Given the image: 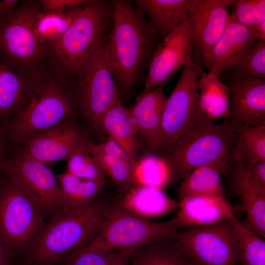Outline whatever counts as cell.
Masks as SVG:
<instances>
[{
    "instance_id": "d590c367",
    "label": "cell",
    "mask_w": 265,
    "mask_h": 265,
    "mask_svg": "<svg viewBox=\"0 0 265 265\" xmlns=\"http://www.w3.org/2000/svg\"><path fill=\"white\" fill-rule=\"evenodd\" d=\"M85 139L66 159V171L82 179L106 182V174L84 144Z\"/></svg>"
},
{
    "instance_id": "ffe728a7",
    "label": "cell",
    "mask_w": 265,
    "mask_h": 265,
    "mask_svg": "<svg viewBox=\"0 0 265 265\" xmlns=\"http://www.w3.org/2000/svg\"><path fill=\"white\" fill-rule=\"evenodd\" d=\"M255 38L253 27L228 21L219 39L203 56V66L208 72L219 77Z\"/></svg>"
},
{
    "instance_id": "5bb4252c",
    "label": "cell",
    "mask_w": 265,
    "mask_h": 265,
    "mask_svg": "<svg viewBox=\"0 0 265 265\" xmlns=\"http://www.w3.org/2000/svg\"><path fill=\"white\" fill-rule=\"evenodd\" d=\"M189 29L186 18L162 38L149 63L142 92L165 85L182 66L192 60Z\"/></svg>"
},
{
    "instance_id": "f1b7e54d",
    "label": "cell",
    "mask_w": 265,
    "mask_h": 265,
    "mask_svg": "<svg viewBox=\"0 0 265 265\" xmlns=\"http://www.w3.org/2000/svg\"><path fill=\"white\" fill-rule=\"evenodd\" d=\"M230 124L235 135L232 153L247 162L265 161V126Z\"/></svg>"
},
{
    "instance_id": "74e56055",
    "label": "cell",
    "mask_w": 265,
    "mask_h": 265,
    "mask_svg": "<svg viewBox=\"0 0 265 265\" xmlns=\"http://www.w3.org/2000/svg\"><path fill=\"white\" fill-rule=\"evenodd\" d=\"M89 0H40L44 13H61L83 5Z\"/></svg>"
},
{
    "instance_id": "4dcf8cb0",
    "label": "cell",
    "mask_w": 265,
    "mask_h": 265,
    "mask_svg": "<svg viewBox=\"0 0 265 265\" xmlns=\"http://www.w3.org/2000/svg\"><path fill=\"white\" fill-rule=\"evenodd\" d=\"M68 206L80 208L96 200L106 182L95 181L78 178L65 171L56 176Z\"/></svg>"
},
{
    "instance_id": "9c48e42d",
    "label": "cell",
    "mask_w": 265,
    "mask_h": 265,
    "mask_svg": "<svg viewBox=\"0 0 265 265\" xmlns=\"http://www.w3.org/2000/svg\"><path fill=\"white\" fill-rule=\"evenodd\" d=\"M202 70L192 60L183 67L175 87L166 99L154 151L168 154L204 116L199 106L197 88Z\"/></svg>"
},
{
    "instance_id": "8d00e7d4",
    "label": "cell",
    "mask_w": 265,
    "mask_h": 265,
    "mask_svg": "<svg viewBox=\"0 0 265 265\" xmlns=\"http://www.w3.org/2000/svg\"><path fill=\"white\" fill-rule=\"evenodd\" d=\"M228 21L253 27L265 21V0H233Z\"/></svg>"
},
{
    "instance_id": "6da1fadb",
    "label": "cell",
    "mask_w": 265,
    "mask_h": 265,
    "mask_svg": "<svg viewBox=\"0 0 265 265\" xmlns=\"http://www.w3.org/2000/svg\"><path fill=\"white\" fill-rule=\"evenodd\" d=\"M112 5L108 59L117 86L128 94L148 68L162 38L131 1L112 0Z\"/></svg>"
},
{
    "instance_id": "ee69618b",
    "label": "cell",
    "mask_w": 265,
    "mask_h": 265,
    "mask_svg": "<svg viewBox=\"0 0 265 265\" xmlns=\"http://www.w3.org/2000/svg\"><path fill=\"white\" fill-rule=\"evenodd\" d=\"M189 265H193L192 264H191L190 262H189Z\"/></svg>"
},
{
    "instance_id": "30bf717a",
    "label": "cell",
    "mask_w": 265,
    "mask_h": 265,
    "mask_svg": "<svg viewBox=\"0 0 265 265\" xmlns=\"http://www.w3.org/2000/svg\"><path fill=\"white\" fill-rule=\"evenodd\" d=\"M46 214L27 190L8 181L0 186V232L9 251L28 247L46 223Z\"/></svg>"
},
{
    "instance_id": "f35d334b",
    "label": "cell",
    "mask_w": 265,
    "mask_h": 265,
    "mask_svg": "<svg viewBox=\"0 0 265 265\" xmlns=\"http://www.w3.org/2000/svg\"><path fill=\"white\" fill-rule=\"evenodd\" d=\"M242 160L253 181L265 190V161L247 162Z\"/></svg>"
},
{
    "instance_id": "ac0fdd59",
    "label": "cell",
    "mask_w": 265,
    "mask_h": 265,
    "mask_svg": "<svg viewBox=\"0 0 265 265\" xmlns=\"http://www.w3.org/2000/svg\"><path fill=\"white\" fill-rule=\"evenodd\" d=\"M234 165L231 172V184L240 196L241 208L245 214L242 222L255 234L265 237V190L253 181L243 161L231 155Z\"/></svg>"
},
{
    "instance_id": "5b68a950",
    "label": "cell",
    "mask_w": 265,
    "mask_h": 265,
    "mask_svg": "<svg viewBox=\"0 0 265 265\" xmlns=\"http://www.w3.org/2000/svg\"><path fill=\"white\" fill-rule=\"evenodd\" d=\"M41 11L39 0H23L11 13L0 19V64L33 83L49 71L46 47L33 30Z\"/></svg>"
},
{
    "instance_id": "277c9868",
    "label": "cell",
    "mask_w": 265,
    "mask_h": 265,
    "mask_svg": "<svg viewBox=\"0 0 265 265\" xmlns=\"http://www.w3.org/2000/svg\"><path fill=\"white\" fill-rule=\"evenodd\" d=\"M112 22V0H89L67 31L46 46L49 69L72 81Z\"/></svg>"
},
{
    "instance_id": "ba28073f",
    "label": "cell",
    "mask_w": 265,
    "mask_h": 265,
    "mask_svg": "<svg viewBox=\"0 0 265 265\" xmlns=\"http://www.w3.org/2000/svg\"><path fill=\"white\" fill-rule=\"evenodd\" d=\"M179 231L171 220L143 219L116 203L108 205L99 233L87 246L103 251H135L150 243L174 239Z\"/></svg>"
},
{
    "instance_id": "4316f807",
    "label": "cell",
    "mask_w": 265,
    "mask_h": 265,
    "mask_svg": "<svg viewBox=\"0 0 265 265\" xmlns=\"http://www.w3.org/2000/svg\"><path fill=\"white\" fill-rule=\"evenodd\" d=\"M224 168L209 165L194 169L182 180L177 190L178 200L190 195H224L221 179Z\"/></svg>"
},
{
    "instance_id": "f546056e",
    "label": "cell",
    "mask_w": 265,
    "mask_h": 265,
    "mask_svg": "<svg viewBox=\"0 0 265 265\" xmlns=\"http://www.w3.org/2000/svg\"><path fill=\"white\" fill-rule=\"evenodd\" d=\"M83 5L61 13H44L41 10L33 26L36 39L45 47L57 40L75 20Z\"/></svg>"
},
{
    "instance_id": "836d02e7",
    "label": "cell",
    "mask_w": 265,
    "mask_h": 265,
    "mask_svg": "<svg viewBox=\"0 0 265 265\" xmlns=\"http://www.w3.org/2000/svg\"><path fill=\"white\" fill-rule=\"evenodd\" d=\"M227 70L249 78L265 79V40L255 38Z\"/></svg>"
},
{
    "instance_id": "ab89813d",
    "label": "cell",
    "mask_w": 265,
    "mask_h": 265,
    "mask_svg": "<svg viewBox=\"0 0 265 265\" xmlns=\"http://www.w3.org/2000/svg\"><path fill=\"white\" fill-rule=\"evenodd\" d=\"M20 1L19 0H0V19L11 13Z\"/></svg>"
},
{
    "instance_id": "52a82bcc",
    "label": "cell",
    "mask_w": 265,
    "mask_h": 265,
    "mask_svg": "<svg viewBox=\"0 0 265 265\" xmlns=\"http://www.w3.org/2000/svg\"><path fill=\"white\" fill-rule=\"evenodd\" d=\"M108 39L106 33L72 80L79 111L97 130L106 111L120 100L109 62Z\"/></svg>"
},
{
    "instance_id": "7bdbcfd3",
    "label": "cell",
    "mask_w": 265,
    "mask_h": 265,
    "mask_svg": "<svg viewBox=\"0 0 265 265\" xmlns=\"http://www.w3.org/2000/svg\"><path fill=\"white\" fill-rule=\"evenodd\" d=\"M253 28L256 34V38L265 40V21L253 27Z\"/></svg>"
},
{
    "instance_id": "60d3db41",
    "label": "cell",
    "mask_w": 265,
    "mask_h": 265,
    "mask_svg": "<svg viewBox=\"0 0 265 265\" xmlns=\"http://www.w3.org/2000/svg\"><path fill=\"white\" fill-rule=\"evenodd\" d=\"M9 251V250L0 232V265H10Z\"/></svg>"
},
{
    "instance_id": "44dd1931",
    "label": "cell",
    "mask_w": 265,
    "mask_h": 265,
    "mask_svg": "<svg viewBox=\"0 0 265 265\" xmlns=\"http://www.w3.org/2000/svg\"><path fill=\"white\" fill-rule=\"evenodd\" d=\"M117 204L134 216L147 220L164 216L178 207V201L163 189L142 186L130 188Z\"/></svg>"
},
{
    "instance_id": "7c38bea8",
    "label": "cell",
    "mask_w": 265,
    "mask_h": 265,
    "mask_svg": "<svg viewBox=\"0 0 265 265\" xmlns=\"http://www.w3.org/2000/svg\"><path fill=\"white\" fill-rule=\"evenodd\" d=\"M3 174L7 181L34 194L47 214L69 207L57 177L43 162L18 153L6 160Z\"/></svg>"
},
{
    "instance_id": "1f68e13d",
    "label": "cell",
    "mask_w": 265,
    "mask_h": 265,
    "mask_svg": "<svg viewBox=\"0 0 265 265\" xmlns=\"http://www.w3.org/2000/svg\"><path fill=\"white\" fill-rule=\"evenodd\" d=\"M238 251V265H265V241L237 217L231 220Z\"/></svg>"
},
{
    "instance_id": "8992f818",
    "label": "cell",
    "mask_w": 265,
    "mask_h": 265,
    "mask_svg": "<svg viewBox=\"0 0 265 265\" xmlns=\"http://www.w3.org/2000/svg\"><path fill=\"white\" fill-rule=\"evenodd\" d=\"M235 139L234 129L228 121L215 124L204 115L168 154L178 180L205 165L225 168L231 159Z\"/></svg>"
},
{
    "instance_id": "7402d4cb",
    "label": "cell",
    "mask_w": 265,
    "mask_h": 265,
    "mask_svg": "<svg viewBox=\"0 0 265 265\" xmlns=\"http://www.w3.org/2000/svg\"><path fill=\"white\" fill-rule=\"evenodd\" d=\"M100 130L124 149L134 164L138 159L141 141L129 108L123 105L120 100L105 113L101 121Z\"/></svg>"
},
{
    "instance_id": "d6a6232c",
    "label": "cell",
    "mask_w": 265,
    "mask_h": 265,
    "mask_svg": "<svg viewBox=\"0 0 265 265\" xmlns=\"http://www.w3.org/2000/svg\"><path fill=\"white\" fill-rule=\"evenodd\" d=\"M84 144L106 175L108 176L119 188L125 192L132 186L133 165L131 163L100 151L86 138Z\"/></svg>"
},
{
    "instance_id": "b9f144b4",
    "label": "cell",
    "mask_w": 265,
    "mask_h": 265,
    "mask_svg": "<svg viewBox=\"0 0 265 265\" xmlns=\"http://www.w3.org/2000/svg\"><path fill=\"white\" fill-rule=\"evenodd\" d=\"M5 144L4 136L0 129V181L3 175V170L6 159L4 156Z\"/></svg>"
},
{
    "instance_id": "83f0119b",
    "label": "cell",
    "mask_w": 265,
    "mask_h": 265,
    "mask_svg": "<svg viewBox=\"0 0 265 265\" xmlns=\"http://www.w3.org/2000/svg\"><path fill=\"white\" fill-rule=\"evenodd\" d=\"M174 239L155 242L136 249L129 265H189Z\"/></svg>"
},
{
    "instance_id": "e0dca14e",
    "label": "cell",
    "mask_w": 265,
    "mask_h": 265,
    "mask_svg": "<svg viewBox=\"0 0 265 265\" xmlns=\"http://www.w3.org/2000/svg\"><path fill=\"white\" fill-rule=\"evenodd\" d=\"M177 212L171 220L178 227H200L236 217L224 195H196L178 201Z\"/></svg>"
},
{
    "instance_id": "d4e9b609",
    "label": "cell",
    "mask_w": 265,
    "mask_h": 265,
    "mask_svg": "<svg viewBox=\"0 0 265 265\" xmlns=\"http://www.w3.org/2000/svg\"><path fill=\"white\" fill-rule=\"evenodd\" d=\"M199 106L202 113L208 119L227 118L229 113V96L226 84L216 75L200 73L197 85Z\"/></svg>"
},
{
    "instance_id": "484cf974",
    "label": "cell",
    "mask_w": 265,
    "mask_h": 265,
    "mask_svg": "<svg viewBox=\"0 0 265 265\" xmlns=\"http://www.w3.org/2000/svg\"><path fill=\"white\" fill-rule=\"evenodd\" d=\"M33 84L0 64V119H7L24 106Z\"/></svg>"
},
{
    "instance_id": "603a6c76",
    "label": "cell",
    "mask_w": 265,
    "mask_h": 265,
    "mask_svg": "<svg viewBox=\"0 0 265 265\" xmlns=\"http://www.w3.org/2000/svg\"><path fill=\"white\" fill-rule=\"evenodd\" d=\"M188 0H137L136 7L163 38L187 18Z\"/></svg>"
},
{
    "instance_id": "d6986e66",
    "label": "cell",
    "mask_w": 265,
    "mask_h": 265,
    "mask_svg": "<svg viewBox=\"0 0 265 265\" xmlns=\"http://www.w3.org/2000/svg\"><path fill=\"white\" fill-rule=\"evenodd\" d=\"M160 85L141 92L134 104L128 108L140 141L154 151L159 134L161 119L167 98Z\"/></svg>"
},
{
    "instance_id": "3957f363",
    "label": "cell",
    "mask_w": 265,
    "mask_h": 265,
    "mask_svg": "<svg viewBox=\"0 0 265 265\" xmlns=\"http://www.w3.org/2000/svg\"><path fill=\"white\" fill-rule=\"evenodd\" d=\"M79 111L72 83L49 69L34 83L24 106L0 126L11 141L23 144L33 136L74 118Z\"/></svg>"
},
{
    "instance_id": "4fadbf2b",
    "label": "cell",
    "mask_w": 265,
    "mask_h": 265,
    "mask_svg": "<svg viewBox=\"0 0 265 265\" xmlns=\"http://www.w3.org/2000/svg\"><path fill=\"white\" fill-rule=\"evenodd\" d=\"M233 0H188L187 19L192 61L203 67V57L216 43L228 23Z\"/></svg>"
},
{
    "instance_id": "8fae6325",
    "label": "cell",
    "mask_w": 265,
    "mask_h": 265,
    "mask_svg": "<svg viewBox=\"0 0 265 265\" xmlns=\"http://www.w3.org/2000/svg\"><path fill=\"white\" fill-rule=\"evenodd\" d=\"M231 220L179 231L175 243L193 265H238V251Z\"/></svg>"
},
{
    "instance_id": "e575fe53",
    "label": "cell",
    "mask_w": 265,
    "mask_h": 265,
    "mask_svg": "<svg viewBox=\"0 0 265 265\" xmlns=\"http://www.w3.org/2000/svg\"><path fill=\"white\" fill-rule=\"evenodd\" d=\"M134 251H103L86 246L68 256L60 265H129Z\"/></svg>"
},
{
    "instance_id": "2e32d148",
    "label": "cell",
    "mask_w": 265,
    "mask_h": 265,
    "mask_svg": "<svg viewBox=\"0 0 265 265\" xmlns=\"http://www.w3.org/2000/svg\"><path fill=\"white\" fill-rule=\"evenodd\" d=\"M73 120L31 138L19 153L45 164L66 159L86 138Z\"/></svg>"
},
{
    "instance_id": "cb8c5ba5",
    "label": "cell",
    "mask_w": 265,
    "mask_h": 265,
    "mask_svg": "<svg viewBox=\"0 0 265 265\" xmlns=\"http://www.w3.org/2000/svg\"><path fill=\"white\" fill-rule=\"evenodd\" d=\"M177 180L176 171L168 156L145 155L137 159L132 167V186H147L164 190Z\"/></svg>"
},
{
    "instance_id": "7a4b0ae2",
    "label": "cell",
    "mask_w": 265,
    "mask_h": 265,
    "mask_svg": "<svg viewBox=\"0 0 265 265\" xmlns=\"http://www.w3.org/2000/svg\"><path fill=\"white\" fill-rule=\"evenodd\" d=\"M108 205L96 200L84 207H67L52 214L27 247L26 265H57L86 246L99 233Z\"/></svg>"
},
{
    "instance_id": "9a60e30c",
    "label": "cell",
    "mask_w": 265,
    "mask_h": 265,
    "mask_svg": "<svg viewBox=\"0 0 265 265\" xmlns=\"http://www.w3.org/2000/svg\"><path fill=\"white\" fill-rule=\"evenodd\" d=\"M229 96V123L265 126V81L249 78L230 70L223 71Z\"/></svg>"
}]
</instances>
